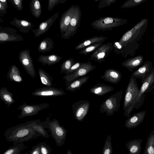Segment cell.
<instances>
[{"mask_svg": "<svg viewBox=\"0 0 154 154\" xmlns=\"http://www.w3.org/2000/svg\"><path fill=\"white\" fill-rule=\"evenodd\" d=\"M32 121L20 124L7 129L4 136L6 140L13 143V145L28 142L41 136L31 126Z\"/></svg>", "mask_w": 154, "mask_h": 154, "instance_id": "cell-1", "label": "cell"}, {"mask_svg": "<svg viewBox=\"0 0 154 154\" xmlns=\"http://www.w3.org/2000/svg\"><path fill=\"white\" fill-rule=\"evenodd\" d=\"M136 79L131 75L125 90L123 104L125 117H130L134 106L140 91Z\"/></svg>", "mask_w": 154, "mask_h": 154, "instance_id": "cell-2", "label": "cell"}, {"mask_svg": "<svg viewBox=\"0 0 154 154\" xmlns=\"http://www.w3.org/2000/svg\"><path fill=\"white\" fill-rule=\"evenodd\" d=\"M41 123L44 128L48 129L57 146H62L65 143L67 131L60 124L58 120L53 119L51 120L48 117L46 121L41 122Z\"/></svg>", "mask_w": 154, "mask_h": 154, "instance_id": "cell-3", "label": "cell"}, {"mask_svg": "<svg viewBox=\"0 0 154 154\" xmlns=\"http://www.w3.org/2000/svg\"><path fill=\"white\" fill-rule=\"evenodd\" d=\"M148 23V19H142L131 29L126 32L119 42L124 46L130 42L139 41L146 31Z\"/></svg>", "mask_w": 154, "mask_h": 154, "instance_id": "cell-4", "label": "cell"}, {"mask_svg": "<svg viewBox=\"0 0 154 154\" xmlns=\"http://www.w3.org/2000/svg\"><path fill=\"white\" fill-rule=\"evenodd\" d=\"M128 20L109 17L100 18L92 22L91 26L94 29L105 31L112 30L128 23Z\"/></svg>", "mask_w": 154, "mask_h": 154, "instance_id": "cell-5", "label": "cell"}, {"mask_svg": "<svg viewBox=\"0 0 154 154\" xmlns=\"http://www.w3.org/2000/svg\"><path fill=\"white\" fill-rule=\"evenodd\" d=\"M122 93V91H120L106 99L100 106V112H105L108 116H110L118 111L120 106Z\"/></svg>", "mask_w": 154, "mask_h": 154, "instance_id": "cell-6", "label": "cell"}, {"mask_svg": "<svg viewBox=\"0 0 154 154\" xmlns=\"http://www.w3.org/2000/svg\"><path fill=\"white\" fill-rule=\"evenodd\" d=\"M154 83V68L151 74L142 83L140 91L134 106V109H137L143 105L145 98V94L149 92L152 89Z\"/></svg>", "mask_w": 154, "mask_h": 154, "instance_id": "cell-7", "label": "cell"}, {"mask_svg": "<svg viewBox=\"0 0 154 154\" xmlns=\"http://www.w3.org/2000/svg\"><path fill=\"white\" fill-rule=\"evenodd\" d=\"M96 68L89 61L87 62L82 63L81 66L75 71L63 77V79L65 80L66 85L68 86L79 78L85 76Z\"/></svg>", "mask_w": 154, "mask_h": 154, "instance_id": "cell-8", "label": "cell"}, {"mask_svg": "<svg viewBox=\"0 0 154 154\" xmlns=\"http://www.w3.org/2000/svg\"><path fill=\"white\" fill-rule=\"evenodd\" d=\"M81 15L82 12L79 7L76 5L69 27L64 33L61 34L62 38L68 39L76 33L78 27L80 26Z\"/></svg>", "mask_w": 154, "mask_h": 154, "instance_id": "cell-9", "label": "cell"}, {"mask_svg": "<svg viewBox=\"0 0 154 154\" xmlns=\"http://www.w3.org/2000/svg\"><path fill=\"white\" fill-rule=\"evenodd\" d=\"M49 106V104L47 103L37 105H28L24 102L22 105L17 108V109L21 110V114L18 117L22 119L25 117L36 115L40 111L48 108Z\"/></svg>", "mask_w": 154, "mask_h": 154, "instance_id": "cell-10", "label": "cell"}, {"mask_svg": "<svg viewBox=\"0 0 154 154\" xmlns=\"http://www.w3.org/2000/svg\"><path fill=\"white\" fill-rule=\"evenodd\" d=\"M30 51L25 49L19 53V61L28 74L34 78L36 76V72L32 60L30 55Z\"/></svg>", "mask_w": 154, "mask_h": 154, "instance_id": "cell-11", "label": "cell"}, {"mask_svg": "<svg viewBox=\"0 0 154 154\" xmlns=\"http://www.w3.org/2000/svg\"><path fill=\"white\" fill-rule=\"evenodd\" d=\"M90 102L88 100H81L72 105L73 112L75 119L82 122L89 109Z\"/></svg>", "mask_w": 154, "mask_h": 154, "instance_id": "cell-12", "label": "cell"}, {"mask_svg": "<svg viewBox=\"0 0 154 154\" xmlns=\"http://www.w3.org/2000/svg\"><path fill=\"white\" fill-rule=\"evenodd\" d=\"M24 39L16 30L8 27L0 26V43L22 41Z\"/></svg>", "mask_w": 154, "mask_h": 154, "instance_id": "cell-13", "label": "cell"}, {"mask_svg": "<svg viewBox=\"0 0 154 154\" xmlns=\"http://www.w3.org/2000/svg\"><path fill=\"white\" fill-rule=\"evenodd\" d=\"M114 48L112 42L103 44L91 55L90 60L101 63Z\"/></svg>", "mask_w": 154, "mask_h": 154, "instance_id": "cell-14", "label": "cell"}, {"mask_svg": "<svg viewBox=\"0 0 154 154\" xmlns=\"http://www.w3.org/2000/svg\"><path fill=\"white\" fill-rule=\"evenodd\" d=\"M66 94L65 91L61 88L47 86L37 88L31 94L33 96L40 97H57Z\"/></svg>", "mask_w": 154, "mask_h": 154, "instance_id": "cell-15", "label": "cell"}, {"mask_svg": "<svg viewBox=\"0 0 154 154\" xmlns=\"http://www.w3.org/2000/svg\"><path fill=\"white\" fill-rule=\"evenodd\" d=\"M154 68L151 61H146L138 69L135 70L131 75L136 79H140L142 83L152 72Z\"/></svg>", "mask_w": 154, "mask_h": 154, "instance_id": "cell-16", "label": "cell"}, {"mask_svg": "<svg viewBox=\"0 0 154 154\" xmlns=\"http://www.w3.org/2000/svg\"><path fill=\"white\" fill-rule=\"evenodd\" d=\"M60 12L56 13L46 21L41 23L36 29H32L35 36L38 37L46 32L58 17Z\"/></svg>", "mask_w": 154, "mask_h": 154, "instance_id": "cell-17", "label": "cell"}, {"mask_svg": "<svg viewBox=\"0 0 154 154\" xmlns=\"http://www.w3.org/2000/svg\"><path fill=\"white\" fill-rule=\"evenodd\" d=\"M75 6V5L72 6L61 15L59 23L60 32L61 34L64 33L68 27Z\"/></svg>", "mask_w": 154, "mask_h": 154, "instance_id": "cell-18", "label": "cell"}, {"mask_svg": "<svg viewBox=\"0 0 154 154\" xmlns=\"http://www.w3.org/2000/svg\"><path fill=\"white\" fill-rule=\"evenodd\" d=\"M146 113V111L143 110L130 116L125 122V127L128 129H130L137 127L144 120Z\"/></svg>", "mask_w": 154, "mask_h": 154, "instance_id": "cell-19", "label": "cell"}, {"mask_svg": "<svg viewBox=\"0 0 154 154\" xmlns=\"http://www.w3.org/2000/svg\"><path fill=\"white\" fill-rule=\"evenodd\" d=\"M122 76L119 71L113 69H109L105 71L104 75L101 78L106 82L116 84L121 81Z\"/></svg>", "mask_w": 154, "mask_h": 154, "instance_id": "cell-20", "label": "cell"}, {"mask_svg": "<svg viewBox=\"0 0 154 154\" xmlns=\"http://www.w3.org/2000/svg\"><path fill=\"white\" fill-rule=\"evenodd\" d=\"M143 60V56L139 55L127 59L122 62V65L129 71L132 72L134 69L137 68L142 64Z\"/></svg>", "mask_w": 154, "mask_h": 154, "instance_id": "cell-21", "label": "cell"}, {"mask_svg": "<svg viewBox=\"0 0 154 154\" xmlns=\"http://www.w3.org/2000/svg\"><path fill=\"white\" fill-rule=\"evenodd\" d=\"M10 23L12 25L17 27L20 32L23 33H28L29 30H32V28L34 25L29 22L23 20L17 19L14 17L13 21H11Z\"/></svg>", "mask_w": 154, "mask_h": 154, "instance_id": "cell-22", "label": "cell"}, {"mask_svg": "<svg viewBox=\"0 0 154 154\" xmlns=\"http://www.w3.org/2000/svg\"><path fill=\"white\" fill-rule=\"evenodd\" d=\"M114 88L110 85L98 83L91 88L90 91L97 96H102L112 91Z\"/></svg>", "mask_w": 154, "mask_h": 154, "instance_id": "cell-23", "label": "cell"}, {"mask_svg": "<svg viewBox=\"0 0 154 154\" xmlns=\"http://www.w3.org/2000/svg\"><path fill=\"white\" fill-rule=\"evenodd\" d=\"M142 141V139H137L131 140L125 144L129 152L127 154H140Z\"/></svg>", "mask_w": 154, "mask_h": 154, "instance_id": "cell-24", "label": "cell"}, {"mask_svg": "<svg viewBox=\"0 0 154 154\" xmlns=\"http://www.w3.org/2000/svg\"><path fill=\"white\" fill-rule=\"evenodd\" d=\"M62 58L57 54L50 55H40L38 60L43 64L44 66L47 65L49 66L55 64L59 62Z\"/></svg>", "mask_w": 154, "mask_h": 154, "instance_id": "cell-25", "label": "cell"}, {"mask_svg": "<svg viewBox=\"0 0 154 154\" xmlns=\"http://www.w3.org/2000/svg\"><path fill=\"white\" fill-rule=\"evenodd\" d=\"M7 78L9 80L16 82L23 81L20 72L18 67L15 65H12L9 68L7 74Z\"/></svg>", "mask_w": 154, "mask_h": 154, "instance_id": "cell-26", "label": "cell"}, {"mask_svg": "<svg viewBox=\"0 0 154 154\" xmlns=\"http://www.w3.org/2000/svg\"><path fill=\"white\" fill-rule=\"evenodd\" d=\"M107 39L103 36H94L82 42L75 48L76 50H80L90 45L98 42H103Z\"/></svg>", "mask_w": 154, "mask_h": 154, "instance_id": "cell-27", "label": "cell"}, {"mask_svg": "<svg viewBox=\"0 0 154 154\" xmlns=\"http://www.w3.org/2000/svg\"><path fill=\"white\" fill-rule=\"evenodd\" d=\"M13 96V94L9 92L7 87H3L0 89V98L7 105V108L14 102Z\"/></svg>", "mask_w": 154, "mask_h": 154, "instance_id": "cell-28", "label": "cell"}, {"mask_svg": "<svg viewBox=\"0 0 154 154\" xmlns=\"http://www.w3.org/2000/svg\"><path fill=\"white\" fill-rule=\"evenodd\" d=\"M89 79V77L87 76L79 78L67 86L66 89L72 92L80 89L82 86Z\"/></svg>", "mask_w": 154, "mask_h": 154, "instance_id": "cell-29", "label": "cell"}, {"mask_svg": "<svg viewBox=\"0 0 154 154\" xmlns=\"http://www.w3.org/2000/svg\"><path fill=\"white\" fill-rule=\"evenodd\" d=\"M54 42L52 39L46 38L42 40L38 46V51L42 53L50 52L53 48Z\"/></svg>", "mask_w": 154, "mask_h": 154, "instance_id": "cell-30", "label": "cell"}, {"mask_svg": "<svg viewBox=\"0 0 154 154\" xmlns=\"http://www.w3.org/2000/svg\"><path fill=\"white\" fill-rule=\"evenodd\" d=\"M29 8L32 16L36 18H39L42 13V8L40 3L38 0H32L30 2Z\"/></svg>", "mask_w": 154, "mask_h": 154, "instance_id": "cell-31", "label": "cell"}, {"mask_svg": "<svg viewBox=\"0 0 154 154\" xmlns=\"http://www.w3.org/2000/svg\"><path fill=\"white\" fill-rule=\"evenodd\" d=\"M38 72L42 83L46 86L52 87L53 80L52 77L42 69H39Z\"/></svg>", "mask_w": 154, "mask_h": 154, "instance_id": "cell-32", "label": "cell"}, {"mask_svg": "<svg viewBox=\"0 0 154 154\" xmlns=\"http://www.w3.org/2000/svg\"><path fill=\"white\" fill-rule=\"evenodd\" d=\"M143 154H154V129L148 137Z\"/></svg>", "mask_w": 154, "mask_h": 154, "instance_id": "cell-33", "label": "cell"}, {"mask_svg": "<svg viewBox=\"0 0 154 154\" xmlns=\"http://www.w3.org/2000/svg\"><path fill=\"white\" fill-rule=\"evenodd\" d=\"M31 126L41 136L46 139L49 137L48 131L42 126L40 120H32Z\"/></svg>", "mask_w": 154, "mask_h": 154, "instance_id": "cell-34", "label": "cell"}, {"mask_svg": "<svg viewBox=\"0 0 154 154\" xmlns=\"http://www.w3.org/2000/svg\"><path fill=\"white\" fill-rule=\"evenodd\" d=\"M25 147L23 143H19L10 147L3 154H20Z\"/></svg>", "mask_w": 154, "mask_h": 154, "instance_id": "cell-35", "label": "cell"}, {"mask_svg": "<svg viewBox=\"0 0 154 154\" xmlns=\"http://www.w3.org/2000/svg\"><path fill=\"white\" fill-rule=\"evenodd\" d=\"M103 44V42H98L90 45L82 49L80 51L79 54L86 55L91 52H94Z\"/></svg>", "mask_w": 154, "mask_h": 154, "instance_id": "cell-36", "label": "cell"}, {"mask_svg": "<svg viewBox=\"0 0 154 154\" xmlns=\"http://www.w3.org/2000/svg\"><path fill=\"white\" fill-rule=\"evenodd\" d=\"M111 138L110 135L106 138L103 149L102 154H112Z\"/></svg>", "mask_w": 154, "mask_h": 154, "instance_id": "cell-37", "label": "cell"}, {"mask_svg": "<svg viewBox=\"0 0 154 154\" xmlns=\"http://www.w3.org/2000/svg\"><path fill=\"white\" fill-rule=\"evenodd\" d=\"M75 63V61L73 58L66 60L61 65L60 73H66Z\"/></svg>", "mask_w": 154, "mask_h": 154, "instance_id": "cell-38", "label": "cell"}, {"mask_svg": "<svg viewBox=\"0 0 154 154\" xmlns=\"http://www.w3.org/2000/svg\"><path fill=\"white\" fill-rule=\"evenodd\" d=\"M146 0H128L125 2L121 6L122 8H131L139 5L145 2Z\"/></svg>", "mask_w": 154, "mask_h": 154, "instance_id": "cell-39", "label": "cell"}, {"mask_svg": "<svg viewBox=\"0 0 154 154\" xmlns=\"http://www.w3.org/2000/svg\"><path fill=\"white\" fill-rule=\"evenodd\" d=\"M38 144L41 154H51V149L45 142L40 143Z\"/></svg>", "mask_w": 154, "mask_h": 154, "instance_id": "cell-40", "label": "cell"}, {"mask_svg": "<svg viewBox=\"0 0 154 154\" xmlns=\"http://www.w3.org/2000/svg\"><path fill=\"white\" fill-rule=\"evenodd\" d=\"M67 0H49L48 6V10H52L57 5L60 3H64Z\"/></svg>", "mask_w": 154, "mask_h": 154, "instance_id": "cell-41", "label": "cell"}, {"mask_svg": "<svg viewBox=\"0 0 154 154\" xmlns=\"http://www.w3.org/2000/svg\"><path fill=\"white\" fill-rule=\"evenodd\" d=\"M11 5L14 6L17 10L19 11L22 10L23 0H8Z\"/></svg>", "mask_w": 154, "mask_h": 154, "instance_id": "cell-42", "label": "cell"}, {"mask_svg": "<svg viewBox=\"0 0 154 154\" xmlns=\"http://www.w3.org/2000/svg\"><path fill=\"white\" fill-rule=\"evenodd\" d=\"M8 7L7 1L6 0H0V14L4 15L7 13Z\"/></svg>", "mask_w": 154, "mask_h": 154, "instance_id": "cell-43", "label": "cell"}, {"mask_svg": "<svg viewBox=\"0 0 154 154\" xmlns=\"http://www.w3.org/2000/svg\"><path fill=\"white\" fill-rule=\"evenodd\" d=\"M116 1V0H100L98 6L99 8L100 9L109 6Z\"/></svg>", "mask_w": 154, "mask_h": 154, "instance_id": "cell-44", "label": "cell"}, {"mask_svg": "<svg viewBox=\"0 0 154 154\" xmlns=\"http://www.w3.org/2000/svg\"><path fill=\"white\" fill-rule=\"evenodd\" d=\"M82 63L79 62L75 63L66 74V75L69 74L74 72L81 66Z\"/></svg>", "mask_w": 154, "mask_h": 154, "instance_id": "cell-45", "label": "cell"}, {"mask_svg": "<svg viewBox=\"0 0 154 154\" xmlns=\"http://www.w3.org/2000/svg\"><path fill=\"white\" fill-rule=\"evenodd\" d=\"M29 154H41L38 144L33 146L29 151Z\"/></svg>", "mask_w": 154, "mask_h": 154, "instance_id": "cell-46", "label": "cell"}, {"mask_svg": "<svg viewBox=\"0 0 154 154\" xmlns=\"http://www.w3.org/2000/svg\"><path fill=\"white\" fill-rule=\"evenodd\" d=\"M66 154H72V153L70 149H68Z\"/></svg>", "mask_w": 154, "mask_h": 154, "instance_id": "cell-47", "label": "cell"}, {"mask_svg": "<svg viewBox=\"0 0 154 154\" xmlns=\"http://www.w3.org/2000/svg\"><path fill=\"white\" fill-rule=\"evenodd\" d=\"M152 89H153V90H154V83L152 85Z\"/></svg>", "mask_w": 154, "mask_h": 154, "instance_id": "cell-48", "label": "cell"}, {"mask_svg": "<svg viewBox=\"0 0 154 154\" xmlns=\"http://www.w3.org/2000/svg\"><path fill=\"white\" fill-rule=\"evenodd\" d=\"M0 22H3V21L2 20V19H1V18H0Z\"/></svg>", "mask_w": 154, "mask_h": 154, "instance_id": "cell-49", "label": "cell"}, {"mask_svg": "<svg viewBox=\"0 0 154 154\" xmlns=\"http://www.w3.org/2000/svg\"><path fill=\"white\" fill-rule=\"evenodd\" d=\"M24 154H29V153L27 152H25Z\"/></svg>", "mask_w": 154, "mask_h": 154, "instance_id": "cell-50", "label": "cell"}]
</instances>
